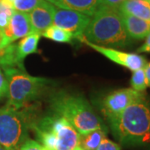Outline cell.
<instances>
[{"label":"cell","instance_id":"6da1fadb","mask_svg":"<svg viewBox=\"0 0 150 150\" xmlns=\"http://www.w3.org/2000/svg\"><path fill=\"white\" fill-rule=\"evenodd\" d=\"M112 135L124 145L150 144V104L145 96L108 121Z\"/></svg>","mask_w":150,"mask_h":150},{"label":"cell","instance_id":"7a4b0ae2","mask_svg":"<svg viewBox=\"0 0 150 150\" xmlns=\"http://www.w3.org/2000/svg\"><path fill=\"white\" fill-rule=\"evenodd\" d=\"M82 40L99 46L124 48L130 43L120 11L117 8L103 5L91 17Z\"/></svg>","mask_w":150,"mask_h":150},{"label":"cell","instance_id":"3957f363","mask_svg":"<svg viewBox=\"0 0 150 150\" xmlns=\"http://www.w3.org/2000/svg\"><path fill=\"white\" fill-rule=\"evenodd\" d=\"M50 106L54 113L65 118L79 134L96 129H104L90 103L80 95L59 92L50 98Z\"/></svg>","mask_w":150,"mask_h":150},{"label":"cell","instance_id":"277c9868","mask_svg":"<svg viewBox=\"0 0 150 150\" xmlns=\"http://www.w3.org/2000/svg\"><path fill=\"white\" fill-rule=\"evenodd\" d=\"M38 143L48 150H74L79 144V134L65 118L55 114L33 123Z\"/></svg>","mask_w":150,"mask_h":150},{"label":"cell","instance_id":"5b68a950","mask_svg":"<svg viewBox=\"0 0 150 150\" xmlns=\"http://www.w3.org/2000/svg\"><path fill=\"white\" fill-rule=\"evenodd\" d=\"M8 83V103L15 109H21L41 95L49 80L28 74L24 68L2 69Z\"/></svg>","mask_w":150,"mask_h":150},{"label":"cell","instance_id":"8992f818","mask_svg":"<svg viewBox=\"0 0 150 150\" xmlns=\"http://www.w3.org/2000/svg\"><path fill=\"white\" fill-rule=\"evenodd\" d=\"M33 123L26 111L5 105L0 108V146L18 150L28 139Z\"/></svg>","mask_w":150,"mask_h":150},{"label":"cell","instance_id":"52a82bcc","mask_svg":"<svg viewBox=\"0 0 150 150\" xmlns=\"http://www.w3.org/2000/svg\"><path fill=\"white\" fill-rule=\"evenodd\" d=\"M144 96V93L135 91L133 88L115 90L103 98L102 103L103 112L108 121H109L117 117L126 108Z\"/></svg>","mask_w":150,"mask_h":150},{"label":"cell","instance_id":"ba28073f","mask_svg":"<svg viewBox=\"0 0 150 150\" xmlns=\"http://www.w3.org/2000/svg\"><path fill=\"white\" fill-rule=\"evenodd\" d=\"M91 17L79 12L63 8H56L53 25L71 33L74 38L81 40Z\"/></svg>","mask_w":150,"mask_h":150},{"label":"cell","instance_id":"9c48e42d","mask_svg":"<svg viewBox=\"0 0 150 150\" xmlns=\"http://www.w3.org/2000/svg\"><path fill=\"white\" fill-rule=\"evenodd\" d=\"M82 42H83L87 46H89L93 49L96 50L97 52L103 54V56H105L112 62L119 65H122L133 72L135 70L144 69L145 65L147 64L146 59L139 54L125 53L115 48L103 47V46L88 43L86 40H82Z\"/></svg>","mask_w":150,"mask_h":150},{"label":"cell","instance_id":"30bf717a","mask_svg":"<svg viewBox=\"0 0 150 150\" xmlns=\"http://www.w3.org/2000/svg\"><path fill=\"white\" fill-rule=\"evenodd\" d=\"M31 33V24L27 13L14 11L9 23L2 31L3 39L0 48H4Z\"/></svg>","mask_w":150,"mask_h":150},{"label":"cell","instance_id":"8fae6325","mask_svg":"<svg viewBox=\"0 0 150 150\" xmlns=\"http://www.w3.org/2000/svg\"><path fill=\"white\" fill-rule=\"evenodd\" d=\"M57 7L46 0H40L38 5L29 12L31 33L42 35L48 27L53 25V20Z\"/></svg>","mask_w":150,"mask_h":150},{"label":"cell","instance_id":"7c38bea8","mask_svg":"<svg viewBox=\"0 0 150 150\" xmlns=\"http://www.w3.org/2000/svg\"><path fill=\"white\" fill-rule=\"evenodd\" d=\"M53 4L59 8L77 11L89 17L93 16L103 5L102 0H55Z\"/></svg>","mask_w":150,"mask_h":150},{"label":"cell","instance_id":"4fadbf2b","mask_svg":"<svg viewBox=\"0 0 150 150\" xmlns=\"http://www.w3.org/2000/svg\"><path fill=\"white\" fill-rule=\"evenodd\" d=\"M120 13L125 30L131 39L141 40L147 37L150 32V21L141 19L122 12Z\"/></svg>","mask_w":150,"mask_h":150},{"label":"cell","instance_id":"5bb4252c","mask_svg":"<svg viewBox=\"0 0 150 150\" xmlns=\"http://www.w3.org/2000/svg\"><path fill=\"white\" fill-rule=\"evenodd\" d=\"M122 13L150 21V4L149 0H125L118 6Z\"/></svg>","mask_w":150,"mask_h":150},{"label":"cell","instance_id":"9a60e30c","mask_svg":"<svg viewBox=\"0 0 150 150\" xmlns=\"http://www.w3.org/2000/svg\"><path fill=\"white\" fill-rule=\"evenodd\" d=\"M41 34L33 33L20 39V41L16 43L17 53L19 59L23 62L24 59L30 55L35 54L38 50V44Z\"/></svg>","mask_w":150,"mask_h":150},{"label":"cell","instance_id":"2e32d148","mask_svg":"<svg viewBox=\"0 0 150 150\" xmlns=\"http://www.w3.org/2000/svg\"><path fill=\"white\" fill-rule=\"evenodd\" d=\"M105 138L106 131L104 129H96L87 134H79V146L84 150H96Z\"/></svg>","mask_w":150,"mask_h":150},{"label":"cell","instance_id":"e0dca14e","mask_svg":"<svg viewBox=\"0 0 150 150\" xmlns=\"http://www.w3.org/2000/svg\"><path fill=\"white\" fill-rule=\"evenodd\" d=\"M42 36L59 43H71L74 38V35L60 28L51 25L42 33Z\"/></svg>","mask_w":150,"mask_h":150},{"label":"cell","instance_id":"ac0fdd59","mask_svg":"<svg viewBox=\"0 0 150 150\" xmlns=\"http://www.w3.org/2000/svg\"><path fill=\"white\" fill-rule=\"evenodd\" d=\"M130 84L132 86V88L135 91L144 93L146 90V88L149 87V83L144 69L134 71L130 80Z\"/></svg>","mask_w":150,"mask_h":150},{"label":"cell","instance_id":"d6986e66","mask_svg":"<svg viewBox=\"0 0 150 150\" xmlns=\"http://www.w3.org/2000/svg\"><path fill=\"white\" fill-rule=\"evenodd\" d=\"M39 2L40 0H15L13 3V6L15 11L28 13L32 11Z\"/></svg>","mask_w":150,"mask_h":150},{"label":"cell","instance_id":"ffe728a7","mask_svg":"<svg viewBox=\"0 0 150 150\" xmlns=\"http://www.w3.org/2000/svg\"><path fill=\"white\" fill-rule=\"evenodd\" d=\"M18 150H48L38 141L28 139Z\"/></svg>","mask_w":150,"mask_h":150},{"label":"cell","instance_id":"44dd1931","mask_svg":"<svg viewBox=\"0 0 150 150\" xmlns=\"http://www.w3.org/2000/svg\"><path fill=\"white\" fill-rule=\"evenodd\" d=\"M96 150H121V146L112 140L103 139Z\"/></svg>","mask_w":150,"mask_h":150},{"label":"cell","instance_id":"7402d4cb","mask_svg":"<svg viewBox=\"0 0 150 150\" xmlns=\"http://www.w3.org/2000/svg\"><path fill=\"white\" fill-rule=\"evenodd\" d=\"M7 89H8L7 79H6L4 71H3V69L0 67V98L6 96Z\"/></svg>","mask_w":150,"mask_h":150},{"label":"cell","instance_id":"603a6c76","mask_svg":"<svg viewBox=\"0 0 150 150\" xmlns=\"http://www.w3.org/2000/svg\"><path fill=\"white\" fill-rule=\"evenodd\" d=\"M137 52L138 53H150V32L146 37L144 43L139 48H138Z\"/></svg>","mask_w":150,"mask_h":150},{"label":"cell","instance_id":"cb8c5ba5","mask_svg":"<svg viewBox=\"0 0 150 150\" xmlns=\"http://www.w3.org/2000/svg\"><path fill=\"white\" fill-rule=\"evenodd\" d=\"M125 0H102L103 5L109 6V7H112V8H118V6L120 5L122 3H123Z\"/></svg>","mask_w":150,"mask_h":150},{"label":"cell","instance_id":"d4e9b609","mask_svg":"<svg viewBox=\"0 0 150 150\" xmlns=\"http://www.w3.org/2000/svg\"><path fill=\"white\" fill-rule=\"evenodd\" d=\"M144 69L145 75H146V79L148 80L149 87H150V62L149 64H147L145 65Z\"/></svg>","mask_w":150,"mask_h":150},{"label":"cell","instance_id":"484cf974","mask_svg":"<svg viewBox=\"0 0 150 150\" xmlns=\"http://www.w3.org/2000/svg\"><path fill=\"white\" fill-rule=\"evenodd\" d=\"M2 39H3V35H2V32L0 31V45H1V43H2Z\"/></svg>","mask_w":150,"mask_h":150},{"label":"cell","instance_id":"4316f807","mask_svg":"<svg viewBox=\"0 0 150 150\" xmlns=\"http://www.w3.org/2000/svg\"><path fill=\"white\" fill-rule=\"evenodd\" d=\"M74 150H84V149H82V148H81V147H79V146H78V147H77V148H76Z\"/></svg>","mask_w":150,"mask_h":150},{"label":"cell","instance_id":"83f0119b","mask_svg":"<svg viewBox=\"0 0 150 150\" xmlns=\"http://www.w3.org/2000/svg\"><path fill=\"white\" fill-rule=\"evenodd\" d=\"M46 1H48V2L51 3V4H54V2L55 1V0H46Z\"/></svg>","mask_w":150,"mask_h":150},{"label":"cell","instance_id":"f1b7e54d","mask_svg":"<svg viewBox=\"0 0 150 150\" xmlns=\"http://www.w3.org/2000/svg\"><path fill=\"white\" fill-rule=\"evenodd\" d=\"M0 150H7V149H5L4 148H3V147H1V146H0Z\"/></svg>","mask_w":150,"mask_h":150},{"label":"cell","instance_id":"f546056e","mask_svg":"<svg viewBox=\"0 0 150 150\" xmlns=\"http://www.w3.org/2000/svg\"><path fill=\"white\" fill-rule=\"evenodd\" d=\"M149 4H150V0H149Z\"/></svg>","mask_w":150,"mask_h":150},{"label":"cell","instance_id":"4dcf8cb0","mask_svg":"<svg viewBox=\"0 0 150 150\" xmlns=\"http://www.w3.org/2000/svg\"><path fill=\"white\" fill-rule=\"evenodd\" d=\"M0 1H1V0H0Z\"/></svg>","mask_w":150,"mask_h":150}]
</instances>
